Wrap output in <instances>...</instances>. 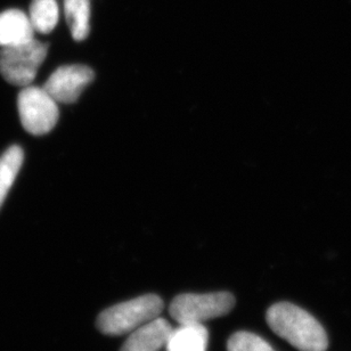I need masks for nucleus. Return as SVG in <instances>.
<instances>
[{"mask_svg":"<svg viewBox=\"0 0 351 351\" xmlns=\"http://www.w3.org/2000/svg\"><path fill=\"white\" fill-rule=\"evenodd\" d=\"M163 307L165 304L161 298L156 294H146L101 311L96 325L103 335L132 333L143 325L159 317Z\"/></svg>","mask_w":351,"mask_h":351,"instance_id":"2","label":"nucleus"},{"mask_svg":"<svg viewBox=\"0 0 351 351\" xmlns=\"http://www.w3.org/2000/svg\"><path fill=\"white\" fill-rule=\"evenodd\" d=\"M209 333L203 324H180L170 333L168 351H206Z\"/></svg>","mask_w":351,"mask_h":351,"instance_id":"9","label":"nucleus"},{"mask_svg":"<svg viewBox=\"0 0 351 351\" xmlns=\"http://www.w3.org/2000/svg\"><path fill=\"white\" fill-rule=\"evenodd\" d=\"M48 46L32 39L0 49V75L8 84L27 87L47 56Z\"/></svg>","mask_w":351,"mask_h":351,"instance_id":"3","label":"nucleus"},{"mask_svg":"<svg viewBox=\"0 0 351 351\" xmlns=\"http://www.w3.org/2000/svg\"><path fill=\"white\" fill-rule=\"evenodd\" d=\"M227 351H275L261 337L250 332H237L230 337Z\"/></svg>","mask_w":351,"mask_h":351,"instance_id":"13","label":"nucleus"},{"mask_svg":"<svg viewBox=\"0 0 351 351\" xmlns=\"http://www.w3.org/2000/svg\"><path fill=\"white\" fill-rule=\"evenodd\" d=\"M64 13L73 39L85 40L90 31V1L64 0Z\"/></svg>","mask_w":351,"mask_h":351,"instance_id":"10","label":"nucleus"},{"mask_svg":"<svg viewBox=\"0 0 351 351\" xmlns=\"http://www.w3.org/2000/svg\"><path fill=\"white\" fill-rule=\"evenodd\" d=\"M24 153L20 146H10L3 156H0V208L13 186L17 173L23 165Z\"/></svg>","mask_w":351,"mask_h":351,"instance_id":"11","label":"nucleus"},{"mask_svg":"<svg viewBox=\"0 0 351 351\" xmlns=\"http://www.w3.org/2000/svg\"><path fill=\"white\" fill-rule=\"evenodd\" d=\"M234 306L235 298L230 292L185 293L173 299L169 311L179 324H203V322L230 314Z\"/></svg>","mask_w":351,"mask_h":351,"instance_id":"4","label":"nucleus"},{"mask_svg":"<svg viewBox=\"0 0 351 351\" xmlns=\"http://www.w3.org/2000/svg\"><path fill=\"white\" fill-rule=\"evenodd\" d=\"M94 79V71L86 65H65L51 73L44 88L58 103L71 104Z\"/></svg>","mask_w":351,"mask_h":351,"instance_id":"6","label":"nucleus"},{"mask_svg":"<svg viewBox=\"0 0 351 351\" xmlns=\"http://www.w3.org/2000/svg\"><path fill=\"white\" fill-rule=\"evenodd\" d=\"M171 331L173 328L166 319L156 318L132 331L120 351H159L166 347Z\"/></svg>","mask_w":351,"mask_h":351,"instance_id":"7","label":"nucleus"},{"mask_svg":"<svg viewBox=\"0 0 351 351\" xmlns=\"http://www.w3.org/2000/svg\"><path fill=\"white\" fill-rule=\"evenodd\" d=\"M17 108L21 123L31 135L48 134L58 123V101L44 87H24L17 97Z\"/></svg>","mask_w":351,"mask_h":351,"instance_id":"5","label":"nucleus"},{"mask_svg":"<svg viewBox=\"0 0 351 351\" xmlns=\"http://www.w3.org/2000/svg\"><path fill=\"white\" fill-rule=\"evenodd\" d=\"M34 30L30 19L20 10L0 13V47H10L32 40Z\"/></svg>","mask_w":351,"mask_h":351,"instance_id":"8","label":"nucleus"},{"mask_svg":"<svg viewBox=\"0 0 351 351\" xmlns=\"http://www.w3.org/2000/svg\"><path fill=\"white\" fill-rule=\"evenodd\" d=\"M31 24L34 31L47 34L54 30L60 19V8L56 0H32L30 6Z\"/></svg>","mask_w":351,"mask_h":351,"instance_id":"12","label":"nucleus"},{"mask_svg":"<svg viewBox=\"0 0 351 351\" xmlns=\"http://www.w3.org/2000/svg\"><path fill=\"white\" fill-rule=\"evenodd\" d=\"M267 323L278 337L300 351H325L328 338L324 328L307 311L289 302L275 304L267 311Z\"/></svg>","mask_w":351,"mask_h":351,"instance_id":"1","label":"nucleus"}]
</instances>
